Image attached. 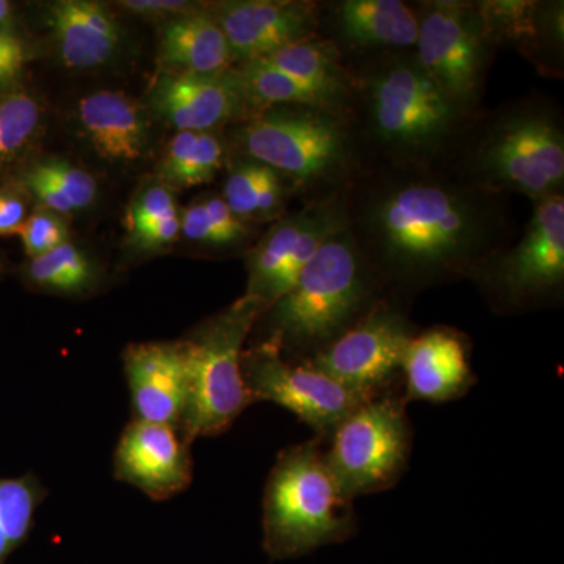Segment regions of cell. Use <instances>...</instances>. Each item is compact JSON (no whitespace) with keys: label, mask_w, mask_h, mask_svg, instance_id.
Wrapping results in <instances>:
<instances>
[{"label":"cell","mask_w":564,"mask_h":564,"mask_svg":"<svg viewBox=\"0 0 564 564\" xmlns=\"http://www.w3.org/2000/svg\"><path fill=\"white\" fill-rule=\"evenodd\" d=\"M343 199L345 228L383 284L469 278L513 236L505 196L445 166L362 169Z\"/></svg>","instance_id":"cell-1"},{"label":"cell","mask_w":564,"mask_h":564,"mask_svg":"<svg viewBox=\"0 0 564 564\" xmlns=\"http://www.w3.org/2000/svg\"><path fill=\"white\" fill-rule=\"evenodd\" d=\"M362 133L380 165L445 166L454 161L470 117L425 73L414 55H392L364 73Z\"/></svg>","instance_id":"cell-2"},{"label":"cell","mask_w":564,"mask_h":564,"mask_svg":"<svg viewBox=\"0 0 564 564\" xmlns=\"http://www.w3.org/2000/svg\"><path fill=\"white\" fill-rule=\"evenodd\" d=\"M378 274L347 228L333 236L296 278L295 284L261 315L280 351L322 350L380 302Z\"/></svg>","instance_id":"cell-3"},{"label":"cell","mask_w":564,"mask_h":564,"mask_svg":"<svg viewBox=\"0 0 564 564\" xmlns=\"http://www.w3.org/2000/svg\"><path fill=\"white\" fill-rule=\"evenodd\" d=\"M470 128L452 166L467 184L533 203L563 193L564 131L551 106L529 99Z\"/></svg>","instance_id":"cell-4"},{"label":"cell","mask_w":564,"mask_h":564,"mask_svg":"<svg viewBox=\"0 0 564 564\" xmlns=\"http://www.w3.org/2000/svg\"><path fill=\"white\" fill-rule=\"evenodd\" d=\"M237 131L245 155L288 177L295 187L317 188L325 198L344 192L364 169L350 118L307 106L263 107Z\"/></svg>","instance_id":"cell-5"},{"label":"cell","mask_w":564,"mask_h":564,"mask_svg":"<svg viewBox=\"0 0 564 564\" xmlns=\"http://www.w3.org/2000/svg\"><path fill=\"white\" fill-rule=\"evenodd\" d=\"M262 527L263 547L274 558L304 555L350 534L351 499L315 441L278 456L263 492Z\"/></svg>","instance_id":"cell-6"},{"label":"cell","mask_w":564,"mask_h":564,"mask_svg":"<svg viewBox=\"0 0 564 564\" xmlns=\"http://www.w3.org/2000/svg\"><path fill=\"white\" fill-rule=\"evenodd\" d=\"M263 313L265 306L242 296L181 340L188 400L180 434L188 445L225 433L252 403L243 380V344Z\"/></svg>","instance_id":"cell-7"},{"label":"cell","mask_w":564,"mask_h":564,"mask_svg":"<svg viewBox=\"0 0 564 564\" xmlns=\"http://www.w3.org/2000/svg\"><path fill=\"white\" fill-rule=\"evenodd\" d=\"M497 306L507 310L545 304L564 285V196L534 203L524 234L478 263L469 274Z\"/></svg>","instance_id":"cell-8"},{"label":"cell","mask_w":564,"mask_h":564,"mask_svg":"<svg viewBox=\"0 0 564 564\" xmlns=\"http://www.w3.org/2000/svg\"><path fill=\"white\" fill-rule=\"evenodd\" d=\"M494 47L475 3L433 0L419 9L414 58L470 117L484 95Z\"/></svg>","instance_id":"cell-9"},{"label":"cell","mask_w":564,"mask_h":564,"mask_svg":"<svg viewBox=\"0 0 564 564\" xmlns=\"http://www.w3.org/2000/svg\"><path fill=\"white\" fill-rule=\"evenodd\" d=\"M411 451L404 402L375 397L356 408L333 432L325 459L348 499L395 484Z\"/></svg>","instance_id":"cell-10"},{"label":"cell","mask_w":564,"mask_h":564,"mask_svg":"<svg viewBox=\"0 0 564 564\" xmlns=\"http://www.w3.org/2000/svg\"><path fill=\"white\" fill-rule=\"evenodd\" d=\"M242 372L252 403L280 404L321 436L333 434L356 408L372 400L337 383L307 359L285 361L280 348L269 343L243 351Z\"/></svg>","instance_id":"cell-11"},{"label":"cell","mask_w":564,"mask_h":564,"mask_svg":"<svg viewBox=\"0 0 564 564\" xmlns=\"http://www.w3.org/2000/svg\"><path fill=\"white\" fill-rule=\"evenodd\" d=\"M345 228L343 192L315 199L303 210L274 223L247 254L248 284L243 296L272 306L295 284L315 252Z\"/></svg>","instance_id":"cell-12"},{"label":"cell","mask_w":564,"mask_h":564,"mask_svg":"<svg viewBox=\"0 0 564 564\" xmlns=\"http://www.w3.org/2000/svg\"><path fill=\"white\" fill-rule=\"evenodd\" d=\"M414 336L406 315L380 300L343 336L307 361L345 388L375 399L402 370L406 345Z\"/></svg>","instance_id":"cell-13"},{"label":"cell","mask_w":564,"mask_h":564,"mask_svg":"<svg viewBox=\"0 0 564 564\" xmlns=\"http://www.w3.org/2000/svg\"><path fill=\"white\" fill-rule=\"evenodd\" d=\"M113 474L155 502L173 499L193 481L191 445L173 426L131 421L115 448Z\"/></svg>","instance_id":"cell-14"},{"label":"cell","mask_w":564,"mask_h":564,"mask_svg":"<svg viewBox=\"0 0 564 564\" xmlns=\"http://www.w3.org/2000/svg\"><path fill=\"white\" fill-rule=\"evenodd\" d=\"M234 62L267 57L317 35L321 6L299 0H231L214 10Z\"/></svg>","instance_id":"cell-15"},{"label":"cell","mask_w":564,"mask_h":564,"mask_svg":"<svg viewBox=\"0 0 564 564\" xmlns=\"http://www.w3.org/2000/svg\"><path fill=\"white\" fill-rule=\"evenodd\" d=\"M150 102L180 132H210L254 109L236 69L162 74L152 87Z\"/></svg>","instance_id":"cell-16"},{"label":"cell","mask_w":564,"mask_h":564,"mask_svg":"<svg viewBox=\"0 0 564 564\" xmlns=\"http://www.w3.org/2000/svg\"><path fill=\"white\" fill-rule=\"evenodd\" d=\"M132 421L161 423L180 432L188 400V372L181 340L131 344L122 352Z\"/></svg>","instance_id":"cell-17"},{"label":"cell","mask_w":564,"mask_h":564,"mask_svg":"<svg viewBox=\"0 0 564 564\" xmlns=\"http://www.w3.org/2000/svg\"><path fill=\"white\" fill-rule=\"evenodd\" d=\"M406 399L443 403L458 399L473 386L469 344L451 328L414 334L402 361Z\"/></svg>","instance_id":"cell-18"},{"label":"cell","mask_w":564,"mask_h":564,"mask_svg":"<svg viewBox=\"0 0 564 564\" xmlns=\"http://www.w3.org/2000/svg\"><path fill=\"white\" fill-rule=\"evenodd\" d=\"M332 40L355 51L403 52L414 50L419 9L400 0H343L332 3Z\"/></svg>","instance_id":"cell-19"},{"label":"cell","mask_w":564,"mask_h":564,"mask_svg":"<svg viewBox=\"0 0 564 564\" xmlns=\"http://www.w3.org/2000/svg\"><path fill=\"white\" fill-rule=\"evenodd\" d=\"M46 20L61 61L68 68L101 66L120 46V25L102 3L58 0L51 3Z\"/></svg>","instance_id":"cell-20"},{"label":"cell","mask_w":564,"mask_h":564,"mask_svg":"<svg viewBox=\"0 0 564 564\" xmlns=\"http://www.w3.org/2000/svg\"><path fill=\"white\" fill-rule=\"evenodd\" d=\"M82 131L102 161L131 163L148 150V122L143 111L124 93L99 90L79 104Z\"/></svg>","instance_id":"cell-21"},{"label":"cell","mask_w":564,"mask_h":564,"mask_svg":"<svg viewBox=\"0 0 564 564\" xmlns=\"http://www.w3.org/2000/svg\"><path fill=\"white\" fill-rule=\"evenodd\" d=\"M258 61L288 74L322 96L333 110L348 117L356 95V79L345 66L343 52L332 40L314 35Z\"/></svg>","instance_id":"cell-22"},{"label":"cell","mask_w":564,"mask_h":564,"mask_svg":"<svg viewBox=\"0 0 564 564\" xmlns=\"http://www.w3.org/2000/svg\"><path fill=\"white\" fill-rule=\"evenodd\" d=\"M161 57L181 73L215 74L231 69L228 40L214 11L193 9L166 20L162 29Z\"/></svg>","instance_id":"cell-23"},{"label":"cell","mask_w":564,"mask_h":564,"mask_svg":"<svg viewBox=\"0 0 564 564\" xmlns=\"http://www.w3.org/2000/svg\"><path fill=\"white\" fill-rule=\"evenodd\" d=\"M288 177L250 158L234 163L221 198L240 220H263L280 215L288 199ZM291 182V181H289Z\"/></svg>","instance_id":"cell-24"},{"label":"cell","mask_w":564,"mask_h":564,"mask_svg":"<svg viewBox=\"0 0 564 564\" xmlns=\"http://www.w3.org/2000/svg\"><path fill=\"white\" fill-rule=\"evenodd\" d=\"M24 276L33 288L61 295H82L96 284L91 262L70 242L31 259L25 265Z\"/></svg>","instance_id":"cell-25"},{"label":"cell","mask_w":564,"mask_h":564,"mask_svg":"<svg viewBox=\"0 0 564 564\" xmlns=\"http://www.w3.org/2000/svg\"><path fill=\"white\" fill-rule=\"evenodd\" d=\"M254 109L273 106H307L333 110L317 93L262 61L240 63L236 69ZM339 113V111H337Z\"/></svg>","instance_id":"cell-26"},{"label":"cell","mask_w":564,"mask_h":564,"mask_svg":"<svg viewBox=\"0 0 564 564\" xmlns=\"http://www.w3.org/2000/svg\"><path fill=\"white\" fill-rule=\"evenodd\" d=\"M181 232L192 242L225 250L242 245L251 229L250 223L236 217L221 196H209L182 212Z\"/></svg>","instance_id":"cell-27"},{"label":"cell","mask_w":564,"mask_h":564,"mask_svg":"<svg viewBox=\"0 0 564 564\" xmlns=\"http://www.w3.org/2000/svg\"><path fill=\"white\" fill-rule=\"evenodd\" d=\"M40 122L41 106L31 93L17 85L0 90V170L28 150Z\"/></svg>","instance_id":"cell-28"},{"label":"cell","mask_w":564,"mask_h":564,"mask_svg":"<svg viewBox=\"0 0 564 564\" xmlns=\"http://www.w3.org/2000/svg\"><path fill=\"white\" fill-rule=\"evenodd\" d=\"M44 496L43 485L33 474L0 478V527L13 551L28 540Z\"/></svg>","instance_id":"cell-29"},{"label":"cell","mask_w":564,"mask_h":564,"mask_svg":"<svg viewBox=\"0 0 564 564\" xmlns=\"http://www.w3.org/2000/svg\"><path fill=\"white\" fill-rule=\"evenodd\" d=\"M31 172L50 182L65 196L74 210L87 209L98 196V185L90 173L65 161H46L33 165Z\"/></svg>","instance_id":"cell-30"},{"label":"cell","mask_w":564,"mask_h":564,"mask_svg":"<svg viewBox=\"0 0 564 564\" xmlns=\"http://www.w3.org/2000/svg\"><path fill=\"white\" fill-rule=\"evenodd\" d=\"M225 165V144L212 132H199L195 150L176 181V187L207 184Z\"/></svg>","instance_id":"cell-31"},{"label":"cell","mask_w":564,"mask_h":564,"mask_svg":"<svg viewBox=\"0 0 564 564\" xmlns=\"http://www.w3.org/2000/svg\"><path fill=\"white\" fill-rule=\"evenodd\" d=\"M18 236L21 237L25 254L33 259L68 242V228L61 215L43 209L28 217Z\"/></svg>","instance_id":"cell-32"},{"label":"cell","mask_w":564,"mask_h":564,"mask_svg":"<svg viewBox=\"0 0 564 564\" xmlns=\"http://www.w3.org/2000/svg\"><path fill=\"white\" fill-rule=\"evenodd\" d=\"M176 203L172 192L163 185H152L137 196L128 215L129 234L143 231L155 223L165 220L170 215L176 214Z\"/></svg>","instance_id":"cell-33"},{"label":"cell","mask_w":564,"mask_h":564,"mask_svg":"<svg viewBox=\"0 0 564 564\" xmlns=\"http://www.w3.org/2000/svg\"><path fill=\"white\" fill-rule=\"evenodd\" d=\"M28 57V47L14 33L13 28L0 25V90L13 85L24 68Z\"/></svg>","instance_id":"cell-34"},{"label":"cell","mask_w":564,"mask_h":564,"mask_svg":"<svg viewBox=\"0 0 564 564\" xmlns=\"http://www.w3.org/2000/svg\"><path fill=\"white\" fill-rule=\"evenodd\" d=\"M199 132H177L170 141L169 151L161 165V176L169 184L176 185L177 177L187 165L198 140Z\"/></svg>","instance_id":"cell-35"},{"label":"cell","mask_w":564,"mask_h":564,"mask_svg":"<svg viewBox=\"0 0 564 564\" xmlns=\"http://www.w3.org/2000/svg\"><path fill=\"white\" fill-rule=\"evenodd\" d=\"M181 234V217L180 214L170 215L165 220L155 223L151 228L143 229L132 234V242L140 248V250H158V248L165 247V245L174 242Z\"/></svg>","instance_id":"cell-36"},{"label":"cell","mask_w":564,"mask_h":564,"mask_svg":"<svg viewBox=\"0 0 564 564\" xmlns=\"http://www.w3.org/2000/svg\"><path fill=\"white\" fill-rule=\"evenodd\" d=\"M28 220V207L21 193L14 188H0V236L20 232Z\"/></svg>","instance_id":"cell-37"},{"label":"cell","mask_w":564,"mask_h":564,"mask_svg":"<svg viewBox=\"0 0 564 564\" xmlns=\"http://www.w3.org/2000/svg\"><path fill=\"white\" fill-rule=\"evenodd\" d=\"M120 6L140 17L143 14V17H159L165 18V20L185 13L195 7L193 3L182 2V0H124V2H120Z\"/></svg>","instance_id":"cell-38"},{"label":"cell","mask_w":564,"mask_h":564,"mask_svg":"<svg viewBox=\"0 0 564 564\" xmlns=\"http://www.w3.org/2000/svg\"><path fill=\"white\" fill-rule=\"evenodd\" d=\"M13 17V6L7 0H0V25H11Z\"/></svg>","instance_id":"cell-39"},{"label":"cell","mask_w":564,"mask_h":564,"mask_svg":"<svg viewBox=\"0 0 564 564\" xmlns=\"http://www.w3.org/2000/svg\"><path fill=\"white\" fill-rule=\"evenodd\" d=\"M11 552H13V549L10 547L6 533H3L2 527H0V564H6Z\"/></svg>","instance_id":"cell-40"},{"label":"cell","mask_w":564,"mask_h":564,"mask_svg":"<svg viewBox=\"0 0 564 564\" xmlns=\"http://www.w3.org/2000/svg\"><path fill=\"white\" fill-rule=\"evenodd\" d=\"M3 272V265H2V262H0V274H2Z\"/></svg>","instance_id":"cell-41"}]
</instances>
